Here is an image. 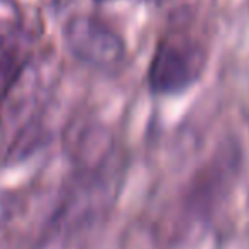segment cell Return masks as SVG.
Here are the masks:
<instances>
[{
	"label": "cell",
	"instance_id": "cell-1",
	"mask_svg": "<svg viewBox=\"0 0 249 249\" xmlns=\"http://www.w3.org/2000/svg\"><path fill=\"white\" fill-rule=\"evenodd\" d=\"M205 50L187 34L161 37L148 70V85L156 95H177L198 82L205 68Z\"/></svg>",
	"mask_w": 249,
	"mask_h": 249
},
{
	"label": "cell",
	"instance_id": "cell-2",
	"mask_svg": "<svg viewBox=\"0 0 249 249\" xmlns=\"http://www.w3.org/2000/svg\"><path fill=\"white\" fill-rule=\"evenodd\" d=\"M65 41L78 61L102 71L121 68L125 59L124 39L93 16H75L65 26Z\"/></svg>",
	"mask_w": 249,
	"mask_h": 249
},
{
	"label": "cell",
	"instance_id": "cell-3",
	"mask_svg": "<svg viewBox=\"0 0 249 249\" xmlns=\"http://www.w3.org/2000/svg\"><path fill=\"white\" fill-rule=\"evenodd\" d=\"M29 63V44L19 33L0 34V95L7 92L22 76Z\"/></svg>",
	"mask_w": 249,
	"mask_h": 249
}]
</instances>
